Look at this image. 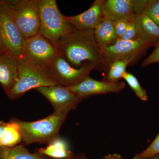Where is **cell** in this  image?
I'll return each instance as SVG.
<instances>
[{"instance_id":"cell-18","label":"cell","mask_w":159,"mask_h":159,"mask_svg":"<svg viewBox=\"0 0 159 159\" xmlns=\"http://www.w3.org/2000/svg\"><path fill=\"white\" fill-rule=\"evenodd\" d=\"M36 153L45 157L56 159H66L73 154L65 140L58 137L45 148L38 149Z\"/></svg>"},{"instance_id":"cell-24","label":"cell","mask_w":159,"mask_h":159,"mask_svg":"<svg viewBox=\"0 0 159 159\" xmlns=\"http://www.w3.org/2000/svg\"><path fill=\"white\" fill-rule=\"evenodd\" d=\"M139 36L134 16L133 17L129 20L128 25L126 31L122 39L130 40L134 39Z\"/></svg>"},{"instance_id":"cell-27","label":"cell","mask_w":159,"mask_h":159,"mask_svg":"<svg viewBox=\"0 0 159 159\" xmlns=\"http://www.w3.org/2000/svg\"><path fill=\"white\" fill-rule=\"evenodd\" d=\"M66 159H88L84 153H74Z\"/></svg>"},{"instance_id":"cell-26","label":"cell","mask_w":159,"mask_h":159,"mask_svg":"<svg viewBox=\"0 0 159 159\" xmlns=\"http://www.w3.org/2000/svg\"><path fill=\"white\" fill-rule=\"evenodd\" d=\"M157 62H159V43L155 46V48L152 53L143 61L141 66L142 67H145Z\"/></svg>"},{"instance_id":"cell-2","label":"cell","mask_w":159,"mask_h":159,"mask_svg":"<svg viewBox=\"0 0 159 159\" xmlns=\"http://www.w3.org/2000/svg\"><path fill=\"white\" fill-rule=\"evenodd\" d=\"M68 114L54 112L48 116L34 122H26L15 118L10 120L17 125L23 145L34 143L49 144L60 137V130Z\"/></svg>"},{"instance_id":"cell-19","label":"cell","mask_w":159,"mask_h":159,"mask_svg":"<svg viewBox=\"0 0 159 159\" xmlns=\"http://www.w3.org/2000/svg\"><path fill=\"white\" fill-rule=\"evenodd\" d=\"M0 159H48L36 152L31 153L20 144L11 147L0 145Z\"/></svg>"},{"instance_id":"cell-29","label":"cell","mask_w":159,"mask_h":159,"mask_svg":"<svg viewBox=\"0 0 159 159\" xmlns=\"http://www.w3.org/2000/svg\"><path fill=\"white\" fill-rule=\"evenodd\" d=\"M4 52L3 50L2 43V39H1V34H0V53H2Z\"/></svg>"},{"instance_id":"cell-23","label":"cell","mask_w":159,"mask_h":159,"mask_svg":"<svg viewBox=\"0 0 159 159\" xmlns=\"http://www.w3.org/2000/svg\"><path fill=\"white\" fill-rule=\"evenodd\" d=\"M144 10L159 27V0H149Z\"/></svg>"},{"instance_id":"cell-1","label":"cell","mask_w":159,"mask_h":159,"mask_svg":"<svg viewBox=\"0 0 159 159\" xmlns=\"http://www.w3.org/2000/svg\"><path fill=\"white\" fill-rule=\"evenodd\" d=\"M57 54L72 66L79 68L84 63H94L99 70L107 72L108 66L95 39L93 29L75 28L57 43Z\"/></svg>"},{"instance_id":"cell-16","label":"cell","mask_w":159,"mask_h":159,"mask_svg":"<svg viewBox=\"0 0 159 159\" xmlns=\"http://www.w3.org/2000/svg\"><path fill=\"white\" fill-rule=\"evenodd\" d=\"M94 31L96 41L102 52L119 40L115 33L113 21L104 16Z\"/></svg>"},{"instance_id":"cell-20","label":"cell","mask_w":159,"mask_h":159,"mask_svg":"<svg viewBox=\"0 0 159 159\" xmlns=\"http://www.w3.org/2000/svg\"><path fill=\"white\" fill-rule=\"evenodd\" d=\"M135 60L131 59L116 60L113 61L109 65L108 70L103 80L109 82H116L122 78L126 73V67Z\"/></svg>"},{"instance_id":"cell-4","label":"cell","mask_w":159,"mask_h":159,"mask_svg":"<svg viewBox=\"0 0 159 159\" xmlns=\"http://www.w3.org/2000/svg\"><path fill=\"white\" fill-rule=\"evenodd\" d=\"M16 60L18 71L17 80L13 87L6 94L10 100L18 99L31 89L57 85L43 69L22 58Z\"/></svg>"},{"instance_id":"cell-7","label":"cell","mask_w":159,"mask_h":159,"mask_svg":"<svg viewBox=\"0 0 159 159\" xmlns=\"http://www.w3.org/2000/svg\"><path fill=\"white\" fill-rule=\"evenodd\" d=\"M0 34L4 52L14 59L21 58L25 39L13 20L6 1H0Z\"/></svg>"},{"instance_id":"cell-3","label":"cell","mask_w":159,"mask_h":159,"mask_svg":"<svg viewBox=\"0 0 159 159\" xmlns=\"http://www.w3.org/2000/svg\"><path fill=\"white\" fill-rule=\"evenodd\" d=\"M40 14L39 34L56 47L66 34L74 29L60 11L55 0H38Z\"/></svg>"},{"instance_id":"cell-17","label":"cell","mask_w":159,"mask_h":159,"mask_svg":"<svg viewBox=\"0 0 159 159\" xmlns=\"http://www.w3.org/2000/svg\"><path fill=\"white\" fill-rule=\"evenodd\" d=\"M22 138L16 123L0 120V145L11 147L20 144Z\"/></svg>"},{"instance_id":"cell-6","label":"cell","mask_w":159,"mask_h":159,"mask_svg":"<svg viewBox=\"0 0 159 159\" xmlns=\"http://www.w3.org/2000/svg\"><path fill=\"white\" fill-rule=\"evenodd\" d=\"M96 69H97V65L89 62L76 68L57 55L43 70L57 84L69 88L77 85Z\"/></svg>"},{"instance_id":"cell-13","label":"cell","mask_w":159,"mask_h":159,"mask_svg":"<svg viewBox=\"0 0 159 159\" xmlns=\"http://www.w3.org/2000/svg\"><path fill=\"white\" fill-rule=\"evenodd\" d=\"M104 17L112 20H130L134 16L133 0H102Z\"/></svg>"},{"instance_id":"cell-22","label":"cell","mask_w":159,"mask_h":159,"mask_svg":"<svg viewBox=\"0 0 159 159\" xmlns=\"http://www.w3.org/2000/svg\"><path fill=\"white\" fill-rule=\"evenodd\" d=\"M159 154V133L150 145L140 153L136 154L133 157V159H150Z\"/></svg>"},{"instance_id":"cell-15","label":"cell","mask_w":159,"mask_h":159,"mask_svg":"<svg viewBox=\"0 0 159 159\" xmlns=\"http://www.w3.org/2000/svg\"><path fill=\"white\" fill-rule=\"evenodd\" d=\"M138 34L140 37L156 45L159 43V27L145 10L134 14Z\"/></svg>"},{"instance_id":"cell-9","label":"cell","mask_w":159,"mask_h":159,"mask_svg":"<svg viewBox=\"0 0 159 159\" xmlns=\"http://www.w3.org/2000/svg\"><path fill=\"white\" fill-rule=\"evenodd\" d=\"M153 46L155 45L153 43L138 36L133 39H119L102 53L109 67L110 64L115 61L138 59L145 54L148 48Z\"/></svg>"},{"instance_id":"cell-30","label":"cell","mask_w":159,"mask_h":159,"mask_svg":"<svg viewBox=\"0 0 159 159\" xmlns=\"http://www.w3.org/2000/svg\"><path fill=\"white\" fill-rule=\"evenodd\" d=\"M150 159H159V154H157V155L155 156L152 157Z\"/></svg>"},{"instance_id":"cell-11","label":"cell","mask_w":159,"mask_h":159,"mask_svg":"<svg viewBox=\"0 0 159 159\" xmlns=\"http://www.w3.org/2000/svg\"><path fill=\"white\" fill-rule=\"evenodd\" d=\"M125 84L122 81H99L89 76L77 85L69 88L76 96L83 100L93 95L109 93H119L125 89Z\"/></svg>"},{"instance_id":"cell-12","label":"cell","mask_w":159,"mask_h":159,"mask_svg":"<svg viewBox=\"0 0 159 159\" xmlns=\"http://www.w3.org/2000/svg\"><path fill=\"white\" fill-rule=\"evenodd\" d=\"M104 17L102 0H96L86 11L74 16H66L70 24L77 30H94Z\"/></svg>"},{"instance_id":"cell-5","label":"cell","mask_w":159,"mask_h":159,"mask_svg":"<svg viewBox=\"0 0 159 159\" xmlns=\"http://www.w3.org/2000/svg\"><path fill=\"white\" fill-rule=\"evenodd\" d=\"M16 25L25 39L39 32L40 14L38 0L6 1Z\"/></svg>"},{"instance_id":"cell-21","label":"cell","mask_w":159,"mask_h":159,"mask_svg":"<svg viewBox=\"0 0 159 159\" xmlns=\"http://www.w3.org/2000/svg\"><path fill=\"white\" fill-rule=\"evenodd\" d=\"M122 78L125 80L138 98L143 101H148L146 90L140 85L139 80L134 75L129 72H126Z\"/></svg>"},{"instance_id":"cell-8","label":"cell","mask_w":159,"mask_h":159,"mask_svg":"<svg viewBox=\"0 0 159 159\" xmlns=\"http://www.w3.org/2000/svg\"><path fill=\"white\" fill-rule=\"evenodd\" d=\"M57 55L55 46L38 34L25 39L21 58L43 70Z\"/></svg>"},{"instance_id":"cell-25","label":"cell","mask_w":159,"mask_h":159,"mask_svg":"<svg viewBox=\"0 0 159 159\" xmlns=\"http://www.w3.org/2000/svg\"><path fill=\"white\" fill-rule=\"evenodd\" d=\"M129 20L121 19L114 21V30L118 39H122L125 34Z\"/></svg>"},{"instance_id":"cell-14","label":"cell","mask_w":159,"mask_h":159,"mask_svg":"<svg viewBox=\"0 0 159 159\" xmlns=\"http://www.w3.org/2000/svg\"><path fill=\"white\" fill-rule=\"evenodd\" d=\"M18 74L17 60L5 52L0 53V85L6 94L14 86Z\"/></svg>"},{"instance_id":"cell-10","label":"cell","mask_w":159,"mask_h":159,"mask_svg":"<svg viewBox=\"0 0 159 159\" xmlns=\"http://www.w3.org/2000/svg\"><path fill=\"white\" fill-rule=\"evenodd\" d=\"M51 103L54 112L68 114L77 108L82 99H80L69 87L57 85L41 87L35 89Z\"/></svg>"},{"instance_id":"cell-28","label":"cell","mask_w":159,"mask_h":159,"mask_svg":"<svg viewBox=\"0 0 159 159\" xmlns=\"http://www.w3.org/2000/svg\"><path fill=\"white\" fill-rule=\"evenodd\" d=\"M102 159H124L120 155L116 153L109 154Z\"/></svg>"}]
</instances>
